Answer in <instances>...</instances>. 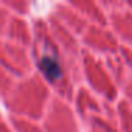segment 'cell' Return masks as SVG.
<instances>
[{
  "label": "cell",
  "instance_id": "obj_1",
  "mask_svg": "<svg viewBox=\"0 0 132 132\" xmlns=\"http://www.w3.org/2000/svg\"><path fill=\"white\" fill-rule=\"evenodd\" d=\"M40 70L50 81H57L63 75V70L58 60L53 55H44L40 60Z\"/></svg>",
  "mask_w": 132,
  "mask_h": 132
}]
</instances>
